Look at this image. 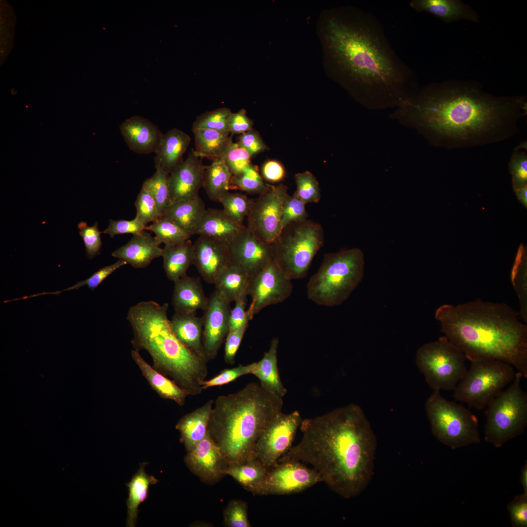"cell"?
<instances>
[{
  "label": "cell",
  "mask_w": 527,
  "mask_h": 527,
  "mask_svg": "<svg viewBox=\"0 0 527 527\" xmlns=\"http://www.w3.org/2000/svg\"><path fill=\"white\" fill-rule=\"evenodd\" d=\"M527 112L525 98L497 97L475 86L433 83L417 89L390 115L436 146L472 147L505 140Z\"/></svg>",
  "instance_id": "6da1fadb"
},
{
  "label": "cell",
  "mask_w": 527,
  "mask_h": 527,
  "mask_svg": "<svg viewBox=\"0 0 527 527\" xmlns=\"http://www.w3.org/2000/svg\"><path fill=\"white\" fill-rule=\"evenodd\" d=\"M326 38L339 73L367 108L396 107L418 89L414 72L368 11L358 10L349 19L333 17Z\"/></svg>",
  "instance_id": "7a4b0ae2"
},
{
  "label": "cell",
  "mask_w": 527,
  "mask_h": 527,
  "mask_svg": "<svg viewBox=\"0 0 527 527\" xmlns=\"http://www.w3.org/2000/svg\"><path fill=\"white\" fill-rule=\"evenodd\" d=\"M303 436L278 460L311 465L344 498L360 495L372 478L377 439L363 410L351 404L303 420Z\"/></svg>",
  "instance_id": "3957f363"
},
{
  "label": "cell",
  "mask_w": 527,
  "mask_h": 527,
  "mask_svg": "<svg viewBox=\"0 0 527 527\" xmlns=\"http://www.w3.org/2000/svg\"><path fill=\"white\" fill-rule=\"evenodd\" d=\"M441 331L470 362L495 359L527 378V326L507 304L480 299L435 311Z\"/></svg>",
  "instance_id": "277c9868"
},
{
  "label": "cell",
  "mask_w": 527,
  "mask_h": 527,
  "mask_svg": "<svg viewBox=\"0 0 527 527\" xmlns=\"http://www.w3.org/2000/svg\"><path fill=\"white\" fill-rule=\"evenodd\" d=\"M283 400L260 384L250 383L234 393L218 397L207 432L229 465L252 458L256 442L267 424L282 411Z\"/></svg>",
  "instance_id": "5b68a950"
},
{
  "label": "cell",
  "mask_w": 527,
  "mask_h": 527,
  "mask_svg": "<svg viewBox=\"0 0 527 527\" xmlns=\"http://www.w3.org/2000/svg\"><path fill=\"white\" fill-rule=\"evenodd\" d=\"M168 304L153 301L138 303L128 310L127 319L132 326V345L138 351L150 355L153 367L184 389L189 395L203 390L208 373L207 361L182 345L173 334L167 317Z\"/></svg>",
  "instance_id": "8992f818"
},
{
  "label": "cell",
  "mask_w": 527,
  "mask_h": 527,
  "mask_svg": "<svg viewBox=\"0 0 527 527\" xmlns=\"http://www.w3.org/2000/svg\"><path fill=\"white\" fill-rule=\"evenodd\" d=\"M364 271V254L359 248L325 254L318 270L307 284V297L321 305H340L360 284Z\"/></svg>",
  "instance_id": "52a82bcc"
},
{
  "label": "cell",
  "mask_w": 527,
  "mask_h": 527,
  "mask_svg": "<svg viewBox=\"0 0 527 527\" xmlns=\"http://www.w3.org/2000/svg\"><path fill=\"white\" fill-rule=\"evenodd\" d=\"M324 243L320 223L307 219L290 224L271 243L273 261L288 279H302Z\"/></svg>",
  "instance_id": "ba28073f"
},
{
  "label": "cell",
  "mask_w": 527,
  "mask_h": 527,
  "mask_svg": "<svg viewBox=\"0 0 527 527\" xmlns=\"http://www.w3.org/2000/svg\"><path fill=\"white\" fill-rule=\"evenodd\" d=\"M523 376L515 373L510 385L487 406L485 440L496 447L525 431L527 425V393L521 385Z\"/></svg>",
  "instance_id": "9c48e42d"
},
{
  "label": "cell",
  "mask_w": 527,
  "mask_h": 527,
  "mask_svg": "<svg viewBox=\"0 0 527 527\" xmlns=\"http://www.w3.org/2000/svg\"><path fill=\"white\" fill-rule=\"evenodd\" d=\"M434 390L425 408L433 436L455 449L480 442L477 417L462 405L443 397Z\"/></svg>",
  "instance_id": "30bf717a"
},
{
  "label": "cell",
  "mask_w": 527,
  "mask_h": 527,
  "mask_svg": "<svg viewBox=\"0 0 527 527\" xmlns=\"http://www.w3.org/2000/svg\"><path fill=\"white\" fill-rule=\"evenodd\" d=\"M516 372L510 364L483 359L471 362L470 368L453 390L455 401L482 410L514 380Z\"/></svg>",
  "instance_id": "8fae6325"
},
{
  "label": "cell",
  "mask_w": 527,
  "mask_h": 527,
  "mask_svg": "<svg viewBox=\"0 0 527 527\" xmlns=\"http://www.w3.org/2000/svg\"><path fill=\"white\" fill-rule=\"evenodd\" d=\"M464 354L446 337L420 347L416 364L434 390H454L467 369Z\"/></svg>",
  "instance_id": "7c38bea8"
},
{
  "label": "cell",
  "mask_w": 527,
  "mask_h": 527,
  "mask_svg": "<svg viewBox=\"0 0 527 527\" xmlns=\"http://www.w3.org/2000/svg\"><path fill=\"white\" fill-rule=\"evenodd\" d=\"M303 421L300 413L281 411L275 415L264 429L254 446V458L268 469L292 446L298 428Z\"/></svg>",
  "instance_id": "4fadbf2b"
},
{
  "label": "cell",
  "mask_w": 527,
  "mask_h": 527,
  "mask_svg": "<svg viewBox=\"0 0 527 527\" xmlns=\"http://www.w3.org/2000/svg\"><path fill=\"white\" fill-rule=\"evenodd\" d=\"M287 194L284 184H268L266 191L252 201L246 227L265 243L271 244L282 230V204Z\"/></svg>",
  "instance_id": "5bb4252c"
},
{
  "label": "cell",
  "mask_w": 527,
  "mask_h": 527,
  "mask_svg": "<svg viewBox=\"0 0 527 527\" xmlns=\"http://www.w3.org/2000/svg\"><path fill=\"white\" fill-rule=\"evenodd\" d=\"M320 482L323 480L319 473L302 462L295 460L279 461L268 470L256 495L292 494Z\"/></svg>",
  "instance_id": "9a60e30c"
},
{
  "label": "cell",
  "mask_w": 527,
  "mask_h": 527,
  "mask_svg": "<svg viewBox=\"0 0 527 527\" xmlns=\"http://www.w3.org/2000/svg\"><path fill=\"white\" fill-rule=\"evenodd\" d=\"M292 290L291 281L273 260L249 280L248 295L252 301L247 310L249 317L252 320L265 307L282 303Z\"/></svg>",
  "instance_id": "2e32d148"
},
{
  "label": "cell",
  "mask_w": 527,
  "mask_h": 527,
  "mask_svg": "<svg viewBox=\"0 0 527 527\" xmlns=\"http://www.w3.org/2000/svg\"><path fill=\"white\" fill-rule=\"evenodd\" d=\"M231 264L243 270L250 279L273 260L271 244L263 241L246 227L229 244Z\"/></svg>",
  "instance_id": "e0dca14e"
},
{
  "label": "cell",
  "mask_w": 527,
  "mask_h": 527,
  "mask_svg": "<svg viewBox=\"0 0 527 527\" xmlns=\"http://www.w3.org/2000/svg\"><path fill=\"white\" fill-rule=\"evenodd\" d=\"M184 461L190 471L201 481L209 485L219 482L225 475L229 464L220 447L209 434L191 450Z\"/></svg>",
  "instance_id": "ac0fdd59"
},
{
  "label": "cell",
  "mask_w": 527,
  "mask_h": 527,
  "mask_svg": "<svg viewBox=\"0 0 527 527\" xmlns=\"http://www.w3.org/2000/svg\"><path fill=\"white\" fill-rule=\"evenodd\" d=\"M203 317V345L205 359H214L229 331L230 303L215 290L208 298Z\"/></svg>",
  "instance_id": "d6986e66"
},
{
  "label": "cell",
  "mask_w": 527,
  "mask_h": 527,
  "mask_svg": "<svg viewBox=\"0 0 527 527\" xmlns=\"http://www.w3.org/2000/svg\"><path fill=\"white\" fill-rule=\"evenodd\" d=\"M193 256V264L209 284H214L221 271L231 264L229 245L207 236L196 240Z\"/></svg>",
  "instance_id": "ffe728a7"
},
{
  "label": "cell",
  "mask_w": 527,
  "mask_h": 527,
  "mask_svg": "<svg viewBox=\"0 0 527 527\" xmlns=\"http://www.w3.org/2000/svg\"><path fill=\"white\" fill-rule=\"evenodd\" d=\"M201 159L192 150L186 160L169 175L171 204L199 195L205 167Z\"/></svg>",
  "instance_id": "44dd1931"
},
{
  "label": "cell",
  "mask_w": 527,
  "mask_h": 527,
  "mask_svg": "<svg viewBox=\"0 0 527 527\" xmlns=\"http://www.w3.org/2000/svg\"><path fill=\"white\" fill-rule=\"evenodd\" d=\"M120 129L130 149L139 154L155 153L163 135L150 121L137 116L124 121Z\"/></svg>",
  "instance_id": "7402d4cb"
},
{
  "label": "cell",
  "mask_w": 527,
  "mask_h": 527,
  "mask_svg": "<svg viewBox=\"0 0 527 527\" xmlns=\"http://www.w3.org/2000/svg\"><path fill=\"white\" fill-rule=\"evenodd\" d=\"M159 246L154 237L144 230L133 235L127 243L115 250L111 255L134 268H144L153 260L162 256L163 249Z\"/></svg>",
  "instance_id": "603a6c76"
},
{
  "label": "cell",
  "mask_w": 527,
  "mask_h": 527,
  "mask_svg": "<svg viewBox=\"0 0 527 527\" xmlns=\"http://www.w3.org/2000/svg\"><path fill=\"white\" fill-rule=\"evenodd\" d=\"M190 137L183 131L173 128L163 134L155 152L156 169L170 174L183 161V155L190 142Z\"/></svg>",
  "instance_id": "cb8c5ba5"
},
{
  "label": "cell",
  "mask_w": 527,
  "mask_h": 527,
  "mask_svg": "<svg viewBox=\"0 0 527 527\" xmlns=\"http://www.w3.org/2000/svg\"><path fill=\"white\" fill-rule=\"evenodd\" d=\"M170 325L173 334L182 345L206 361L202 341L203 317H197L195 312L175 311Z\"/></svg>",
  "instance_id": "d4e9b609"
},
{
  "label": "cell",
  "mask_w": 527,
  "mask_h": 527,
  "mask_svg": "<svg viewBox=\"0 0 527 527\" xmlns=\"http://www.w3.org/2000/svg\"><path fill=\"white\" fill-rule=\"evenodd\" d=\"M279 340L274 338L268 350L258 362L250 364V374L255 376L266 390L283 398L287 392L281 380L278 366L277 349Z\"/></svg>",
  "instance_id": "484cf974"
},
{
  "label": "cell",
  "mask_w": 527,
  "mask_h": 527,
  "mask_svg": "<svg viewBox=\"0 0 527 527\" xmlns=\"http://www.w3.org/2000/svg\"><path fill=\"white\" fill-rule=\"evenodd\" d=\"M245 227L229 217L223 211L214 208L206 210L195 234L209 237L230 244Z\"/></svg>",
  "instance_id": "4316f807"
},
{
  "label": "cell",
  "mask_w": 527,
  "mask_h": 527,
  "mask_svg": "<svg viewBox=\"0 0 527 527\" xmlns=\"http://www.w3.org/2000/svg\"><path fill=\"white\" fill-rule=\"evenodd\" d=\"M174 283L172 303L175 311L196 312L198 309L204 310L208 298L204 295L200 277L186 275Z\"/></svg>",
  "instance_id": "83f0119b"
},
{
  "label": "cell",
  "mask_w": 527,
  "mask_h": 527,
  "mask_svg": "<svg viewBox=\"0 0 527 527\" xmlns=\"http://www.w3.org/2000/svg\"><path fill=\"white\" fill-rule=\"evenodd\" d=\"M214 402L213 400H209L183 416L176 424V428L180 432L181 442L187 452L192 449L207 435Z\"/></svg>",
  "instance_id": "f1b7e54d"
},
{
  "label": "cell",
  "mask_w": 527,
  "mask_h": 527,
  "mask_svg": "<svg viewBox=\"0 0 527 527\" xmlns=\"http://www.w3.org/2000/svg\"><path fill=\"white\" fill-rule=\"evenodd\" d=\"M131 356L151 388L162 398L170 400L180 405L184 404L188 394L171 379L150 366L139 351L133 349Z\"/></svg>",
  "instance_id": "f546056e"
},
{
  "label": "cell",
  "mask_w": 527,
  "mask_h": 527,
  "mask_svg": "<svg viewBox=\"0 0 527 527\" xmlns=\"http://www.w3.org/2000/svg\"><path fill=\"white\" fill-rule=\"evenodd\" d=\"M199 195L171 203L164 215L186 233L194 235L206 211Z\"/></svg>",
  "instance_id": "4dcf8cb0"
},
{
  "label": "cell",
  "mask_w": 527,
  "mask_h": 527,
  "mask_svg": "<svg viewBox=\"0 0 527 527\" xmlns=\"http://www.w3.org/2000/svg\"><path fill=\"white\" fill-rule=\"evenodd\" d=\"M409 5L416 11L429 12L446 22L461 19L478 21L477 14L459 0H412Z\"/></svg>",
  "instance_id": "1f68e13d"
},
{
  "label": "cell",
  "mask_w": 527,
  "mask_h": 527,
  "mask_svg": "<svg viewBox=\"0 0 527 527\" xmlns=\"http://www.w3.org/2000/svg\"><path fill=\"white\" fill-rule=\"evenodd\" d=\"M250 278L239 267L231 264L220 273L214 284L215 290L224 301L247 300Z\"/></svg>",
  "instance_id": "d6a6232c"
},
{
  "label": "cell",
  "mask_w": 527,
  "mask_h": 527,
  "mask_svg": "<svg viewBox=\"0 0 527 527\" xmlns=\"http://www.w3.org/2000/svg\"><path fill=\"white\" fill-rule=\"evenodd\" d=\"M195 139L194 153L198 157L214 161L222 158L232 141V136L208 128H192Z\"/></svg>",
  "instance_id": "836d02e7"
},
{
  "label": "cell",
  "mask_w": 527,
  "mask_h": 527,
  "mask_svg": "<svg viewBox=\"0 0 527 527\" xmlns=\"http://www.w3.org/2000/svg\"><path fill=\"white\" fill-rule=\"evenodd\" d=\"M162 257L167 277L175 282L186 275L193 262V244L189 239L173 245H165Z\"/></svg>",
  "instance_id": "e575fe53"
},
{
  "label": "cell",
  "mask_w": 527,
  "mask_h": 527,
  "mask_svg": "<svg viewBox=\"0 0 527 527\" xmlns=\"http://www.w3.org/2000/svg\"><path fill=\"white\" fill-rule=\"evenodd\" d=\"M145 463L141 464L139 469L133 476L130 481L126 484L129 490L126 501V526L128 527H134L136 526L139 505L147 499L149 486L156 484L158 481L154 477L145 472Z\"/></svg>",
  "instance_id": "d590c367"
},
{
  "label": "cell",
  "mask_w": 527,
  "mask_h": 527,
  "mask_svg": "<svg viewBox=\"0 0 527 527\" xmlns=\"http://www.w3.org/2000/svg\"><path fill=\"white\" fill-rule=\"evenodd\" d=\"M268 470L259 460L254 458L228 465L225 474L230 476L245 490L256 495Z\"/></svg>",
  "instance_id": "8d00e7d4"
},
{
  "label": "cell",
  "mask_w": 527,
  "mask_h": 527,
  "mask_svg": "<svg viewBox=\"0 0 527 527\" xmlns=\"http://www.w3.org/2000/svg\"><path fill=\"white\" fill-rule=\"evenodd\" d=\"M232 174L223 158L213 161L205 166L202 187L210 199L220 202L221 198L229 190Z\"/></svg>",
  "instance_id": "74e56055"
},
{
  "label": "cell",
  "mask_w": 527,
  "mask_h": 527,
  "mask_svg": "<svg viewBox=\"0 0 527 527\" xmlns=\"http://www.w3.org/2000/svg\"><path fill=\"white\" fill-rule=\"evenodd\" d=\"M145 230L153 232L157 243L160 245H173L189 239L191 235L184 231L176 223L165 216L159 218Z\"/></svg>",
  "instance_id": "f35d334b"
},
{
  "label": "cell",
  "mask_w": 527,
  "mask_h": 527,
  "mask_svg": "<svg viewBox=\"0 0 527 527\" xmlns=\"http://www.w3.org/2000/svg\"><path fill=\"white\" fill-rule=\"evenodd\" d=\"M169 174L161 169H156L154 175L147 179L144 183L154 197L160 217L163 216L171 204L169 186Z\"/></svg>",
  "instance_id": "ab89813d"
},
{
  "label": "cell",
  "mask_w": 527,
  "mask_h": 527,
  "mask_svg": "<svg viewBox=\"0 0 527 527\" xmlns=\"http://www.w3.org/2000/svg\"><path fill=\"white\" fill-rule=\"evenodd\" d=\"M268 184L264 183L257 166L250 165L243 173L232 175L229 189H238L250 194L264 193Z\"/></svg>",
  "instance_id": "60d3db41"
},
{
  "label": "cell",
  "mask_w": 527,
  "mask_h": 527,
  "mask_svg": "<svg viewBox=\"0 0 527 527\" xmlns=\"http://www.w3.org/2000/svg\"><path fill=\"white\" fill-rule=\"evenodd\" d=\"M252 200L246 195L239 193L224 194L220 199L223 207V211L235 222L243 224L245 217H247L252 203Z\"/></svg>",
  "instance_id": "b9f144b4"
},
{
  "label": "cell",
  "mask_w": 527,
  "mask_h": 527,
  "mask_svg": "<svg viewBox=\"0 0 527 527\" xmlns=\"http://www.w3.org/2000/svg\"><path fill=\"white\" fill-rule=\"evenodd\" d=\"M523 252L518 253L513 266L511 281L516 292L520 304L519 314L525 322L527 323V272L522 265Z\"/></svg>",
  "instance_id": "7bdbcfd3"
},
{
  "label": "cell",
  "mask_w": 527,
  "mask_h": 527,
  "mask_svg": "<svg viewBox=\"0 0 527 527\" xmlns=\"http://www.w3.org/2000/svg\"><path fill=\"white\" fill-rule=\"evenodd\" d=\"M232 113L230 109L225 107L205 112L197 117L192 128H208L230 135L228 120Z\"/></svg>",
  "instance_id": "ee69618b"
},
{
  "label": "cell",
  "mask_w": 527,
  "mask_h": 527,
  "mask_svg": "<svg viewBox=\"0 0 527 527\" xmlns=\"http://www.w3.org/2000/svg\"><path fill=\"white\" fill-rule=\"evenodd\" d=\"M135 216L144 225L160 218L156 201L147 187L143 183L135 203Z\"/></svg>",
  "instance_id": "f6af8a7d"
},
{
  "label": "cell",
  "mask_w": 527,
  "mask_h": 527,
  "mask_svg": "<svg viewBox=\"0 0 527 527\" xmlns=\"http://www.w3.org/2000/svg\"><path fill=\"white\" fill-rule=\"evenodd\" d=\"M297 189L294 194L305 204L318 203L321 199L319 182L309 171L297 173L295 175Z\"/></svg>",
  "instance_id": "bcb514c9"
},
{
  "label": "cell",
  "mask_w": 527,
  "mask_h": 527,
  "mask_svg": "<svg viewBox=\"0 0 527 527\" xmlns=\"http://www.w3.org/2000/svg\"><path fill=\"white\" fill-rule=\"evenodd\" d=\"M305 203L295 194L285 196L282 204L281 224L282 229L288 225L307 220Z\"/></svg>",
  "instance_id": "7dc6e473"
},
{
  "label": "cell",
  "mask_w": 527,
  "mask_h": 527,
  "mask_svg": "<svg viewBox=\"0 0 527 527\" xmlns=\"http://www.w3.org/2000/svg\"><path fill=\"white\" fill-rule=\"evenodd\" d=\"M251 155L238 142L230 143L222 158L232 175L243 173L251 165Z\"/></svg>",
  "instance_id": "c3c4849f"
},
{
  "label": "cell",
  "mask_w": 527,
  "mask_h": 527,
  "mask_svg": "<svg viewBox=\"0 0 527 527\" xmlns=\"http://www.w3.org/2000/svg\"><path fill=\"white\" fill-rule=\"evenodd\" d=\"M246 502L239 499L230 501L223 511V525L226 527H251Z\"/></svg>",
  "instance_id": "681fc988"
},
{
  "label": "cell",
  "mask_w": 527,
  "mask_h": 527,
  "mask_svg": "<svg viewBox=\"0 0 527 527\" xmlns=\"http://www.w3.org/2000/svg\"><path fill=\"white\" fill-rule=\"evenodd\" d=\"M126 264L127 263L126 262L119 260L117 262L111 265L99 269L88 279L83 281H79L75 285L66 289L52 292H43L39 293V295H42V294L58 295L63 291L73 289H78L79 288L84 285H87L89 289L93 290L114 271Z\"/></svg>",
  "instance_id": "f907efd6"
},
{
  "label": "cell",
  "mask_w": 527,
  "mask_h": 527,
  "mask_svg": "<svg viewBox=\"0 0 527 527\" xmlns=\"http://www.w3.org/2000/svg\"><path fill=\"white\" fill-rule=\"evenodd\" d=\"M80 235L82 237L85 247L86 253L89 259H92L98 255L101 247V234L96 222L92 226H88L85 222H81L78 224Z\"/></svg>",
  "instance_id": "816d5d0a"
},
{
  "label": "cell",
  "mask_w": 527,
  "mask_h": 527,
  "mask_svg": "<svg viewBox=\"0 0 527 527\" xmlns=\"http://www.w3.org/2000/svg\"><path fill=\"white\" fill-rule=\"evenodd\" d=\"M521 147L522 145H520L516 148L509 162L514 189L527 185V156L525 152L521 150Z\"/></svg>",
  "instance_id": "f5cc1de1"
},
{
  "label": "cell",
  "mask_w": 527,
  "mask_h": 527,
  "mask_svg": "<svg viewBox=\"0 0 527 527\" xmlns=\"http://www.w3.org/2000/svg\"><path fill=\"white\" fill-rule=\"evenodd\" d=\"M145 226L136 217L131 220L110 219L108 226L101 233L107 234L111 238L117 235L123 234H132L135 235L143 232Z\"/></svg>",
  "instance_id": "db71d44e"
},
{
  "label": "cell",
  "mask_w": 527,
  "mask_h": 527,
  "mask_svg": "<svg viewBox=\"0 0 527 527\" xmlns=\"http://www.w3.org/2000/svg\"><path fill=\"white\" fill-rule=\"evenodd\" d=\"M250 364L239 365L232 368L225 369L213 378L205 380L202 384L203 389L229 384L241 376L250 374Z\"/></svg>",
  "instance_id": "11a10c76"
},
{
  "label": "cell",
  "mask_w": 527,
  "mask_h": 527,
  "mask_svg": "<svg viewBox=\"0 0 527 527\" xmlns=\"http://www.w3.org/2000/svg\"><path fill=\"white\" fill-rule=\"evenodd\" d=\"M513 527H527V494L516 496L507 507Z\"/></svg>",
  "instance_id": "9f6ffc18"
},
{
  "label": "cell",
  "mask_w": 527,
  "mask_h": 527,
  "mask_svg": "<svg viewBox=\"0 0 527 527\" xmlns=\"http://www.w3.org/2000/svg\"><path fill=\"white\" fill-rule=\"evenodd\" d=\"M248 325L246 323L239 328L229 332L226 337L224 347V360L228 364L233 365L244 334Z\"/></svg>",
  "instance_id": "6f0895ef"
},
{
  "label": "cell",
  "mask_w": 527,
  "mask_h": 527,
  "mask_svg": "<svg viewBox=\"0 0 527 527\" xmlns=\"http://www.w3.org/2000/svg\"><path fill=\"white\" fill-rule=\"evenodd\" d=\"M237 142L245 148L252 156L267 148L260 135L253 128L241 134Z\"/></svg>",
  "instance_id": "680465c9"
},
{
  "label": "cell",
  "mask_w": 527,
  "mask_h": 527,
  "mask_svg": "<svg viewBox=\"0 0 527 527\" xmlns=\"http://www.w3.org/2000/svg\"><path fill=\"white\" fill-rule=\"evenodd\" d=\"M253 121L244 109L232 113L228 120L229 131L232 135L242 134L252 129Z\"/></svg>",
  "instance_id": "91938a15"
},
{
  "label": "cell",
  "mask_w": 527,
  "mask_h": 527,
  "mask_svg": "<svg viewBox=\"0 0 527 527\" xmlns=\"http://www.w3.org/2000/svg\"><path fill=\"white\" fill-rule=\"evenodd\" d=\"M247 300L235 302L229 314V331L232 332L251 320L245 310Z\"/></svg>",
  "instance_id": "94428289"
},
{
  "label": "cell",
  "mask_w": 527,
  "mask_h": 527,
  "mask_svg": "<svg viewBox=\"0 0 527 527\" xmlns=\"http://www.w3.org/2000/svg\"><path fill=\"white\" fill-rule=\"evenodd\" d=\"M262 174L266 181L278 182L284 178L285 171L281 162L277 160H269L263 164Z\"/></svg>",
  "instance_id": "6125c7cd"
},
{
  "label": "cell",
  "mask_w": 527,
  "mask_h": 527,
  "mask_svg": "<svg viewBox=\"0 0 527 527\" xmlns=\"http://www.w3.org/2000/svg\"><path fill=\"white\" fill-rule=\"evenodd\" d=\"M518 199L527 206V186L525 185L519 188L514 189Z\"/></svg>",
  "instance_id": "be15d7a7"
},
{
  "label": "cell",
  "mask_w": 527,
  "mask_h": 527,
  "mask_svg": "<svg viewBox=\"0 0 527 527\" xmlns=\"http://www.w3.org/2000/svg\"><path fill=\"white\" fill-rule=\"evenodd\" d=\"M520 482L524 488V493L527 494V462L522 469L520 476Z\"/></svg>",
  "instance_id": "e7e4bbea"
}]
</instances>
